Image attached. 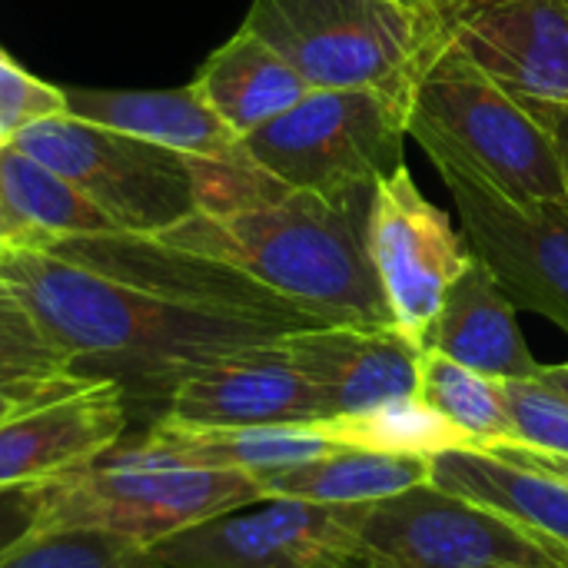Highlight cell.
<instances>
[{
  "label": "cell",
  "instance_id": "27",
  "mask_svg": "<svg viewBox=\"0 0 568 568\" xmlns=\"http://www.w3.org/2000/svg\"><path fill=\"white\" fill-rule=\"evenodd\" d=\"M506 406L516 426V443L568 456V396L536 379H503Z\"/></svg>",
  "mask_w": 568,
  "mask_h": 568
},
{
  "label": "cell",
  "instance_id": "34",
  "mask_svg": "<svg viewBox=\"0 0 568 568\" xmlns=\"http://www.w3.org/2000/svg\"><path fill=\"white\" fill-rule=\"evenodd\" d=\"M539 379L549 383L552 389H559L562 396H568V363H556V366H542Z\"/></svg>",
  "mask_w": 568,
  "mask_h": 568
},
{
  "label": "cell",
  "instance_id": "32",
  "mask_svg": "<svg viewBox=\"0 0 568 568\" xmlns=\"http://www.w3.org/2000/svg\"><path fill=\"white\" fill-rule=\"evenodd\" d=\"M63 379H70V376H63ZM63 379L43 383V386H17V389H0V419H7V416H13V413L27 409L30 403H37V399H40V396H47L50 389H57Z\"/></svg>",
  "mask_w": 568,
  "mask_h": 568
},
{
  "label": "cell",
  "instance_id": "5",
  "mask_svg": "<svg viewBox=\"0 0 568 568\" xmlns=\"http://www.w3.org/2000/svg\"><path fill=\"white\" fill-rule=\"evenodd\" d=\"M409 106L376 90H310L243 136L246 156L286 186L369 213L376 186L403 166Z\"/></svg>",
  "mask_w": 568,
  "mask_h": 568
},
{
  "label": "cell",
  "instance_id": "16",
  "mask_svg": "<svg viewBox=\"0 0 568 568\" xmlns=\"http://www.w3.org/2000/svg\"><path fill=\"white\" fill-rule=\"evenodd\" d=\"M67 113L150 140L156 146L200 156L236 163L246 160L243 136L196 93V87L180 90H87V87H63Z\"/></svg>",
  "mask_w": 568,
  "mask_h": 568
},
{
  "label": "cell",
  "instance_id": "35",
  "mask_svg": "<svg viewBox=\"0 0 568 568\" xmlns=\"http://www.w3.org/2000/svg\"><path fill=\"white\" fill-rule=\"evenodd\" d=\"M339 568H399V566H389V562H379V559H373V556L359 552V556H353L346 566H339Z\"/></svg>",
  "mask_w": 568,
  "mask_h": 568
},
{
  "label": "cell",
  "instance_id": "31",
  "mask_svg": "<svg viewBox=\"0 0 568 568\" xmlns=\"http://www.w3.org/2000/svg\"><path fill=\"white\" fill-rule=\"evenodd\" d=\"M486 453H496L503 459H516V463H526V466H536L542 473H552L559 479L568 483V456H556V453H539V449H529V446H519V443H509V446H496V449H486Z\"/></svg>",
  "mask_w": 568,
  "mask_h": 568
},
{
  "label": "cell",
  "instance_id": "24",
  "mask_svg": "<svg viewBox=\"0 0 568 568\" xmlns=\"http://www.w3.org/2000/svg\"><path fill=\"white\" fill-rule=\"evenodd\" d=\"M343 449H373V453H406V456H436L446 449H473V443L453 429L436 409L419 396L393 399L386 406L349 413L320 423Z\"/></svg>",
  "mask_w": 568,
  "mask_h": 568
},
{
  "label": "cell",
  "instance_id": "1",
  "mask_svg": "<svg viewBox=\"0 0 568 568\" xmlns=\"http://www.w3.org/2000/svg\"><path fill=\"white\" fill-rule=\"evenodd\" d=\"M0 280L30 303L77 376L116 383L130 413L143 406L150 423L196 369L300 333L290 323L146 293L40 246L0 250Z\"/></svg>",
  "mask_w": 568,
  "mask_h": 568
},
{
  "label": "cell",
  "instance_id": "10",
  "mask_svg": "<svg viewBox=\"0 0 568 568\" xmlns=\"http://www.w3.org/2000/svg\"><path fill=\"white\" fill-rule=\"evenodd\" d=\"M359 552L349 506L266 496L136 549L130 568H339Z\"/></svg>",
  "mask_w": 568,
  "mask_h": 568
},
{
  "label": "cell",
  "instance_id": "7",
  "mask_svg": "<svg viewBox=\"0 0 568 568\" xmlns=\"http://www.w3.org/2000/svg\"><path fill=\"white\" fill-rule=\"evenodd\" d=\"M409 136L439 170L473 256L486 263L513 306L568 333V203L509 193L429 126L409 123Z\"/></svg>",
  "mask_w": 568,
  "mask_h": 568
},
{
  "label": "cell",
  "instance_id": "25",
  "mask_svg": "<svg viewBox=\"0 0 568 568\" xmlns=\"http://www.w3.org/2000/svg\"><path fill=\"white\" fill-rule=\"evenodd\" d=\"M77 376L70 356L43 329L30 303L0 280V389L43 386Z\"/></svg>",
  "mask_w": 568,
  "mask_h": 568
},
{
  "label": "cell",
  "instance_id": "26",
  "mask_svg": "<svg viewBox=\"0 0 568 568\" xmlns=\"http://www.w3.org/2000/svg\"><path fill=\"white\" fill-rule=\"evenodd\" d=\"M140 546L100 532H43L0 559V568H130Z\"/></svg>",
  "mask_w": 568,
  "mask_h": 568
},
{
  "label": "cell",
  "instance_id": "30",
  "mask_svg": "<svg viewBox=\"0 0 568 568\" xmlns=\"http://www.w3.org/2000/svg\"><path fill=\"white\" fill-rule=\"evenodd\" d=\"M536 110V116L549 126L556 146H559V160H562V173H566L568 186V103H556V100H532L526 97Z\"/></svg>",
  "mask_w": 568,
  "mask_h": 568
},
{
  "label": "cell",
  "instance_id": "33",
  "mask_svg": "<svg viewBox=\"0 0 568 568\" xmlns=\"http://www.w3.org/2000/svg\"><path fill=\"white\" fill-rule=\"evenodd\" d=\"M403 3H409L413 10H419V13L433 17V20H439V23L449 30V23L466 10L473 0H403Z\"/></svg>",
  "mask_w": 568,
  "mask_h": 568
},
{
  "label": "cell",
  "instance_id": "28",
  "mask_svg": "<svg viewBox=\"0 0 568 568\" xmlns=\"http://www.w3.org/2000/svg\"><path fill=\"white\" fill-rule=\"evenodd\" d=\"M57 113H67L63 87L27 73L10 53L0 50V143H10L30 123Z\"/></svg>",
  "mask_w": 568,
  "mask_h": 568
},
{
  "label": "cell",
  "instance_id": "9",
  "mask_svg": "<svg viewBox=\"0 0 568 568\" xmlns=\"http://www.w3.org/2000/svg\"><path fill=\"white\" fill-rule=\"evenodd\" d=\"M363 552L399 568H568L503 513L439 486L349 506Z\"/></svg>",
  "mask_w": 568,
  "mask_h": 568
},
{
  "label": "cell",
  "instance_id": "13",
  "mask_svg": "<svg viewBox=\"0 0 568 568\" xmlns=\"http://www.w3.org/2000/svg\"><path fill=\"white\" fill-rule=\"evenodd\" d=\"M180 426H296L329 419L283 339L230 353L186 376L160 416Z\"/></svg>",
  "mask_w": 568,
  "mask_h": 568
},
{
  "label": "cell",
  "instance_id": "11",
  "mask_svg": "<svg viewBox=\"0 0 568 568\" xmlns=\"http://www.w3.org/2000/svg\"><path fill=\"white\" fill-rule=\"evenodd\" d=\"M366 253L393 326L426 346L446 293L469 266L473 250L449 213L423 196L406 163L373 193Z\"/></svg>",
  "mask_w": 568,
  "mask_h": 568
},
{
  "label": "cell",
  "instance_id": "15",
  "mask_svg": "<svg viewBox=\"0 0 568 568\" xmlns=\"http://www.w3.org/2000/svg\"><path fill=\"white\" fill-rule=\"evenodd\" d=\"M283 343L320 389L329 419L419 393L426 349L396 326H313L283 336Z\"/></svg>",
  "mask_w": 568,
  "mask_h": 568
},
{
  "label": "cell",
  "instance_id": "3",
  "mask_svg": "<svg viewBox=\"0 0 568 568\" xmlns=\"http://www.w3.org/2000/svg\"><path fill=\"white\" fill-rule=\"evenodd\" d=\"M313 90H376L409 106L449 30L403 0H253L243 20Z\"/></svg>",
  "mask_w": 568,
  "mask_h": 568
},
{
  "label": "cell",
  "instance_id": "12",
  "mask_svg": "<svg viewBox=\"0 0 568 568\" xmlns=\"http://www.w3.org/2000/svg\"><path fill=\"white\" fill-rule=\"evenodd\" d=\"M116 383L70 376L27 409L0 419V493L53 483L116 449L130 429Z\"/></svg>",
  "mask_w": 568,
  "mask_h": 568
},
{
  "label": "cell",
  "instance_id": "18",
  "mask_svg": "<svg viewBox=\"0 0 568 568\" xmlns=\"http://www.w3.org/2000/svg\"><path fill=\"white\" fill-rule=\"evenodd\" d=\"M433 486L489 506L568 559V483L536 466L479 449L429 456Z\"/></svg>",
  "mask_w": 568,
  "mask_h": 568
},
{
  "label": "cell",
  "instance_id": "2",
  "mask_svg": "<svg viewBox=\"0 0 568 568\" xmlns=\"http://www.w3.org/2000/svg\"><path fill=\"white\" fill-rule=\"evenodd\" d=\"M200 213L160 240L213 256L310 316L336 326H393L366 253V216L260 170L193 160Z\"/></svg>",
  "mask_w": 568,
  "mask_h": 568
},
{
  "label": "cell",
  "instance_id": "21",
  "mask_svg": "<svg viewBox=\"0 0 568 568\" xmlns=\"http://www.w3.org/2000/svg\"><path fill=\"white\" fill-rule=\"evenodd\" d=\"M260 483L266 496L303 499L320 506H363L429 486L433 466L429 456L336 449L323 459L263 476Z\"/></svg>",
  "mask_w": 568,
  "mask_h": 568
},
{
  "label": "cell",
  "instance_id": "20",
  "mask_svg": "<svg viewBox=\"0 0 568 568\" xmlns=\"http://www.w3.org/2000/svg\"><path fill=\"white\" fill-rule=\"evenodd\" d=\"M193 87L240 136L266 126L313 90L283 53L246 27L206 57Z\"/></svg>",
  "mask_w": 568,
  "mask_h": 568
},
{
  "label": "cell",
  "instance_id": "17",
  "mask_svg": "<svg viewBox=\"0 0 568 568\" xmlns=\"http://www.w3.org/2000/svg\"><path fill=\"white\" fill-rule=\"evenodd\" d=\"M423 349L493 379H536L542 369L523 336L513 300L476 256L449 286Z\"/></svg>",
  "mask_w": 568,
  "mask_h": 568
},
{
  "label": "cell",
  "instance_id": "23",
  "mask_svg": "<svg viewBox=\"0 0 568 568\" xmlns=\"http://www.w3.org/2000/svg\"><path fill=\"white\" fill-rule=\"evenodd\" d=\"M416 396L429 409H436L453 429H459L479 453L516 443V426L506 406L503 379L483 376L469 366H459L426 349Z\"/></svg>",
  "mask_w": 568,
  "mask_h": 568
},
{
  "label": "cell",
  "instance_id": "4",
  "mask_svg": "<svg viewBox=\"0 0 568 568\" xmlns=\"http://www.w3.org/2000/svg\"><path fill=\"white\" fill-rule=\"evenodd\" d=\"M256 499L266 493L250 473L203 469L120 443L43 486L37 536L100 532L143 549Z\"/></svg>",
  "mask_w": 568,
  "mask_h": 568
},
{
  "label": "cell",
  "instance_id": "14",
  "mask_svg": "<svg viewBox=\"0 0 568 568\" xmlns=\"http://www.w3.org/2000/svg\"><path fill=\"white\" fill-rule=\"evenodd\" d=\"M449 40L509 90L568 103V0H473Z\"/></svg>",
  "mask_w": 568,
  "mask_h": 568
},
{
  "label": "cell",
  "instance_id": "19",
  "mask_svg": "<svg viewBox=\"0 0 568 568\" xmlns=\"http://www.w3.org/2000/svg\"><path fill=\"white\" fill-rule=\"evenodd\" d=\"M136 449L203 469H233L256 479L323 459L343 449L320 423L296 426H180L156 419L143 429Z\"/></svg>",
  "mask_w": 568,
  "mask_h": 568
},
{
  "label": "cell",
  "instance_id": "29",
  "mask_svg": "<svg viewBox=\"0 0 568 568\" xmlns=\"http://www.w3.org/2000/svg\"><path fill=\"white\" fill-rule=\"evenodd\" d=\"M43 486L0 493V559L37 536L40 509H43Z\"/></svg>",
  "mask_w": 568,
  "mask_h": 568
},
{
  "label": "cell",
  "instance_id": "8",
  "mask_svg": "<svg viewBox=\"0 0 568 568\" xmlns=\"http://www.w3.org/2000/svg\"><path fill=\"white\" fill-rule=\"evenodd\" d=\"M13 143L77 183L120 233L160 236L200 213L196 170L186 153L73 113L37 120Z\"/></svg>",
  "mask_w": 568,
  "mask_h": 568
},
{
  "label": "cell",
  "instance_id": "6",
  "mask_svg": "<svg viewBox=\"0 0 568 568\" xmlns=\"http://www.w3.org/2000/svg\"><path fill=\"white\" fill-rule=\"evenodd\" d=\"M409 123L429 126L509 193L568 203L566 173L549 126L523 93L473 63L453 40H446L416 83Z\"/></svg>",
  "mask_w": 568,
  "mask_h": 568
},
{
  "label": "cell",
  "instance_id": "22",
  "mask_svg": "<svg viewBox=\"0 0 568 568\" xmlns=\"http://www.w3.org/2000/svg\"><path fill=\"white\" fill-rule=\"evenodd\" d=\"M0 200L27 230L37 233V243L53 236L120 233L77 183L23 153L13 140L0 143Z\"/></svg>",
  "mask_w": 568,
  "mask_h": 568
}]
</instances>
